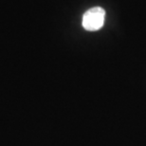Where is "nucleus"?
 <instances>
[{
    "mask_svg": "<svg viewBox=\"0 0 146 146\" xmlns=\"http://www.w3.org/2000/svg\"><path fill=\"white\" fill-rule=\"evenodd\" d=\"M106 17V11L101 7L89 9L84 13L83 27L88 31H96L103 28Z\"/></svg>",
    "mask_w": 146,
    "mask_h": 146,
    "instance_id": "obj_1",
    "label": "nucleus"
}]
</instances>
